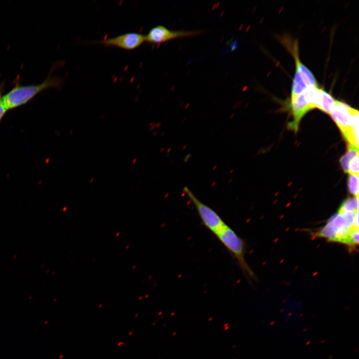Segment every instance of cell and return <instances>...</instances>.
I'll return each mask as SVG.
<instances>
[{"mask_svg": "<svg viewBox=\"0 0 359 359\" xmlns=\"http://www.w3.org/2000/svg\"><path fill=\"white\" fill-rule=\"evenodd\" d=\"M316 237L344 244L355 248L359 243V210L348 211L339 208L327 223L313 233Z\"/></svg>", "mask_w": 359, "mask_h": 359, "instance_id": "6da1fadb", "label": "cell"}, {"mask_svg": "<svg viewBox=\"0 0 359 359\" xmlns=\"http://www.w3.org/2000/svg\"><path fill=\"white\" fill-rule=\"evenodd\" d=\"M62 81V79L59 77L49 75L39 84L26 86L16 85L3 96L5 106L9 110L25 105L43 90L51 88H60L63 83Z\"/></svg>", "mask_w": 359, "mask_h": 359, "instance_id": "7a4b0ae2", "label": "cell"}, {"mask_svg": "<svg viewBox=\"0 0 359 359\" xmlns=\"http://www.w3.org/2000/svg\"><path fill=\"white\" fill-rule=\"evenodd\" d=\"M215 235L235 258L244 275L249 279L255 280L256 276L245 260L244 240L227 224Z\"/></svg>", "mask_w": 359, "mask_h": 359, "instance_id": "3957f363", "label": "cell"}, {"mask_svg": "<svg viewBox=\"0 0 359 359\" xmlns=\"http://www.w3.org/2000/svg\"><path fill=\"white\" fill-rule=\"evenodd\" d=\"M191 202L195 207L198 215L204 225L215 235L226 225L220 215L212 208L201 202L186 186L183 187Z\"/></svg>", "mask_w": 359, "mask_h": 359, "instance_id": "277c9868", "label": "cell"}, {"mask_svg": "<svg viewBox=\"0 0 359 359\" xmlns=\"http://www.w3.org/2000/svg\"><path fill=\"white\" fill-rule=\"evenodd\" d=\"M200 34L199 31L171 30L163 25H157L151 28L145 35V41L152 44H160L177 38L194 36Z\"/></svg>", "mask_w": 359, "mask_h": 359, "instance_id": "5b68a950", "label": "cell"}, {"mask_svg": "<svg viewBox=\"0 0 359 359\" xmlns=\"http://www.w3.org/2000/svg\"><path fill=\"white\" fill-rule=\"evenodd\" d=\"M144 41L145 35L137 32H128L95 42L106 46H114L131 50L139 47Z\"/></svg>", "mask_w": 359, "mask_h": 359, "instance_id": "8992f818", "label": "cell"}, {"mask_svg": "<svg viewBox=\"0 0 359 359\" xmlns=\"http://www.w3.org/2000/svg\"><path fill=\"white\" fill-rule=\"evenodd\" d=\"M356 110L347 104L337 100L331 108L329 114L342 134L348 128L352 116Z\"/></svg>", "mask_w": 359, "mask_h": 359, "instance_id": "52a82bcc", "label": "cell"}, {"mask_svg": "<svg viewBox=\"0 0 359 359\" xmlns=\"http://www.w3.org/2000/svg\"><path fill=\"white\" fill-rule=\"evenodd\" d=\"M290 105L293 120L288 124V127L297 132L302 118L313 108L308 103L303 92L298 95L291 97Z\"/></svg>", "mask_w": 359, "mask_h": 359, "instance_id": "ba28073f", "label": "cell"}, {"mask_svg": "<svg viewBox=\"0 0 359 359\" xmlns=\"http://www.w3.org/2000/svg\"><path fill=\"white\" fill-rule=\"evenodd\" d=\"M296 64L295 73L299 74L308 87L318 86L317 81L312 72L300 61L298 56V46L294 45L292 51Z\"/></svg>", "mask_w": 359, "mask_h": 359, "instance_id": "9c48e42d", "label": "cell"}, {"mask_svg": "<svg viewBox=\"0 0 359 359\" xmlns=\"http://www.w3.org/2000/svg\"><path fill=\"white\" fill-rule=\"evenodd\" d=\"M348 144L359 148V111L353 114L348 128L343 134Z\"/></svg>", "mask_w": 359, "mask_h": 359, "instance_id": "30bf717a", "label": "cell"}, {"mask_svg": "<svg viewBox=\"0 0 359 359\" xmlns=\"http://www.w3.org/2000/svg\"><path fill=\"white\" fill-rule=\"evenodd\" d=\"M336 100L330 93L321 88L317 108L325 113L329 114Z\"/></svg>", "mask_w": 359, "mask_h": 359, "instance_id": "8fae6325", "label": "cell"}, {"mask_svg": "<svg viewBox=\"0 0 359 359\" xmlns=\"http://www.w3.org/2000/svg\"><path fill=\"white\" fill-rule=\"evenodd\" d=\"M358 155L359 148L349 144L347 152L340 159V165L345 173H348L350 161Z\"/></svg>", "mask_w": 359, "mask_h": 359, "instance_id": "7c38bea8", "label": "cell"}, {"mask_svg": "<svg viewBox=\"0 0 359 359\" xmlns=\"http://www.w3.org/2000/svg\"><path fill=\"white\" fill-rule=\"evenodd\" d=\"M359 175L350 174L347 182L349 191L354 196L359 197Z\"/></svg>", "mask_w": 359, "mask_h": 359, "instance_id": "4fadbf2b", "label": "cell"}, {"mask_svg": "<svg viewBox=\"0 0 359 359\" xmlns=\"http://www.w3.org/2000/svg\"><path fill=\"white\" fill-rule=\"evenodd\" d=\"M348 211L359 210V197L354 196L345 200L339 207Z\"/></svg>", "mask_w": 359, "mask_h": 359, "instance_id": "5bb4252c", "label": "cell"}, {"mask_svg": "<svg viewBox=\"0 0 359 359\" xmlns=\"http://www.w3.org/2000/svg\"><path fill=\"white\" fill-rule=\"evenodd\" d=\"M359 155H358L350 161L348 172L350 174L359 175Z\"/></svg>", "mask_w": 359, "mask_h": 359, "instance_id": "9a60e30c", "label": "cell"}, {"mask_svg": "<svg viewBox=\"0 0 359 359\" xmlns=\"http://www.w3.org/2000/svg\"><path fill=\"white\" fill-rule=\"evenodd\" d=\"M2 89L3 84L0 82V121L7 111L3 100V96L2 95Z\"/></svg>", "mask_w": 359, "mask_h": 359, "instance_id": "2e32d148", "label": "cell"}, {"mask_svg": "<svg viewBox=\"0 0 359 359\" xmlns=\"http://www.w3.org/2000/svg\"><path fill=\"white\" fill-rule=\"evenodd\" d=\"M136 161H137V159H135L134 160V161H133V163L134 164L135 162H136Z\"/></svg>", "mask_w": 359, "mask_h": 359, "instance_id": "e0dca14e", "label": "cell"}, {"mask_svg": "<svg viewBox=\"0 0 359 359\" xmlns=\"http://www.w3.org/2000/svg\"><path fill=\"white\" fill-rule=\"evenodd\" d=\"M93 179H91V181H93Z\"/></svg>", "mask_w": 359, "mask_h": 359, "instance_id": "ac0fdd59", "label": "cell"}]
</instances>
